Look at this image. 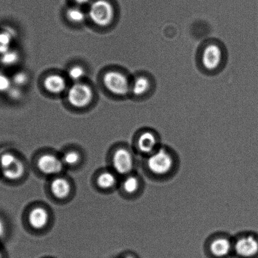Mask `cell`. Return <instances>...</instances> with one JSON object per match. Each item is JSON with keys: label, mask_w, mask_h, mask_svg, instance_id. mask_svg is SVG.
Masks as SVG:
<instances>
[{"label": "cell", "mask_w": 258, "mask_h": 258, "mask_svg": "<svg viewBox=\"0 0 258 258\" xmlns=\"http://www.w3.org/2000/svg\"><path fill=\"white\" fill-rule=\"evenodd\" d=\"M142 169L148 179L163 183L173 179L180 168V158L173 148L162 145L158 150L142 158Z\"/></svg>", "instance_id": "cell-1"}, {"label": "cell", "mask_w": 258, "mask_h": 258, "mask_svg": "<svg viewBox=\"0 0 258 258\" xmlns=\"http://www.w3.org/2000/svg\"><path fill=\"white\" fill-rule=\"evenodd\" d=\"M227 61V50L221 40L209 39L199 45L196 53V64L204 74L216 75L224 69Z\"/></svg>", "instance_id": "cell-2"}, {"label": "cell", "mask_w": 258, "mask_h": 258, "mask_svg": "<svg viewBox=\"0 0 258 258\" xmlns=\"http://www.w3.org/2000/svg\"><path fill=\"white\" fill-rule=\"evenodd\" d=\"M136 154L133 148L128 146L116 147L111 156L113 170L121 177L136 171Z\"/></svg>", "instance_id": "cell-3"}, {"label": "cell", "mask_w": 258, "mask_h": 258, "mask_svg": "<svg viewBox=\"0 0 258 258\" xmlns=\"http://www.w3.org/2000/svg\"><path fill=\"white\" fill-rule=\"evenodd\" d=\"M162 144L160 134L155 129L143 128L136 133L133 140V150L141 158L150 155L156 152Z\"/></svg>", "instance_id": "cell-4"}, {"label": "cell", "mask_w": 258, "mask_h": 258, "mask_svg": "<svg viewBox=\"0 0 258 258\" xmlns=\"http://www.w3.org/2000/svg\"><path fill=\"white\" fill-rule=\"evenodd\" d=\"M204 248L214 258H226L233 254V236L226 232H216L207 237Z\"/></svg>", "instance_id": "cell-5"}, {"label": "cell", "mask_w": 258, "mask_h": 258, "mask_svg": "<svg viewBox=\"0 0 258 258\" xmlns=\"http://www.w3.org/2000/svg\"><path fill=\"white\" fill-rule=\"evenodd\" d=\"M233 254L240 258H254L258 255V236L253 232H241L233 236Z\"/></svg>", "instance_id": "cell-6"}, {"label": "cell", "mask_w": 258, "mask_h": 258, "mask_svg": "<svg viewBox=\"0 0 258 258\" xmlns=\"http://www.w3.org/2000/svg\"><path fill=\"white\" fill-rule=\"evenodd\" d=\"M102 82L106 90L118 97L130 94L131 81L120 71H109L103 76Z\"/></svg>", "instance_id": "cell-7"}, {"label": "cell", "mask_w": 258, "mask_h": 258, "mask_svg": "<svg viewBox=\"0 0 258 258\" xmlns=\"http://www.w3.org/2000/svg\"><path fill=\"white\" fill-rule=\"evenodd\" d=\"M88 15L93 24L106 27L115 19V9L108 0H95L90 5Z\"/></svg>", "instance_id": "cell-8"}, {"label": "cell", "mask_w": 258, "mask_h": 258, "mask_svg": "<svg viewBox=\"0 0 258 258\" xmlns=\"http://www.w3.org/2000/svg\"><path fill=\"white\" fill-rule=\"evenodd\" d=\"M156 82L152 75L141 72L131 80L130 94L140 100L147 99L155 92Z\"/></svg>", "instance_id": "cell-9"}, {"label": "cell", "mask_w": 258, "mask_h": 258, "mask_svg": "<svg viewBox=\"0 0 258 258\" xmlns=\"http://www.w3.org/2000/svg\"><path fill=\"white\" fill-rule=\"evenodd\" d=\"M67 100L76 108L88 107L92 103L93 92L92 87L82 82L73 83L67 91Z\"/></svg>", "instance_id": "cell-10"}, {"label": "cell", "mask_w": 258, "mask_h": 258, "mask_svg": "<svg viewBox=\"0 0 258 258\" xmlns=\"http://www.w3.org/2000/svg\"><path fill=\"white\" fill-rule=\"evenodd\" d=\"M35 163V167L40 173L50 178L62 174L65 168L61 156L51 153L40 154Z\"/></svg>", "instance_id": "cell-11"}, {"label": "cell", "mask_w": 258, "mask_h": 258, "mask_svg": "<svg viewBox=\"0 0 258 258\" xmlns=\"http://www.w3.org/2000/svg\"><path fill=\"white\" fill-rule=\"evenodd\" d=\"M145 184L142 176L136 171L123 177L120 183L122 194L130 199H136L143 194Z\"/></svg>", "instance_id": "cell-12"}, {"label": "cell", "mask_w": 258, "mask_h": 258, "mask_svg": "<svg viewBox=\"0 0 258 258\" xmlns=\"http://www.w3.org/2000/svg\"><path fill=\"white\" fill-rule=\"evenodd\" d=\"M49 210L43 206H35L30 209L27 215V221L30 228L35 231H41L47 228L50 223Z\"/></svg>", "instance_id": "cell-13"}, {"label": "cell", "mask_w": 258, "mask_h": 258, "mask_svg": "<svg viewBox=\"0 0 258 258\" xmlns=\"http://www.w3.org/2000/svg\"><path fill=\"white\" fill-rule=\"evenodd\" d=\"M49 191L58 201H63L70 198L73 192V185L70 179L62 174L52 177L49 183Z\"/></svg>", "instance_id": "cell-14"}, {"label": "cell", "mask_w": 258, "mask_h": 258, "mask_svg": "<svg viewBox=\"0 0 258 258\" xmlns=\"http://www.w3.org/2000/svg\"><path fill=\"white\" fill-rule=\"evenodd\" d=\"M3 176L11 182L19 181L24 178L27 168L24 161L19 157L14 163L4 169H0Z\"/></svg>", "instance_id": "cell-15"}, {"label": "cell", "mask_w": 258, "mask_h": 258, "mask_svg": "<svg viewBox=\"0 0 258 258\" xmlns=\"http://www.w3.org/2000/svg\"><path fill=\"white\" fill-rule=\"evenodd\" d=\"M118 175L112 169H105L97 173L95 177V184L102 191L112 190L118 184Z\"/></svg>", "instance_id": "cell-16"}, {"label": "cell", "mask_w": 258, "mask_h": 258, "mask_svg": "<svg viewBox=\"0 0 258 258\" xmlns=\"http://www.w3.org/2000/svg\"><path fill=\"white\" fill-rule=\"evenodd\" d=\"M45 90L50 94L58 95L65 92L67 83L62 75L51 74L47 76L43 82Z\"/></svg>", "instance_id": "cell-17"}, {"label": "cell", "mask_w": 258, "mask_h": 258, "mask_svg": "<svg viewBox=\"0 0 258 258\" xmlns=\"http://www.w3.org/2000/svg\"><path fill=\"white\" fill-rule=\"evenodd\" d=\"M62 158L63 164L68 168H75L79 165L82 161V156L79 151L75 149H69L63 153Z\"/></svg>", "instance_id": "cell-18"}, {"label": "cell", "mask_w": 258, "mask_h": 258, "mask_svg": "<svg viewBox=\"0 0 258 258\" xmlns=\"http://www.w3.org/2000/svg\"><path fill=\"white\" fill-rule=\"evenodd\" d=\"M19 52L12 49L0 55V64L4 67H14L19 62Z\"/></svg>", "instance_id": "cell-19"}, {"label": "cell", "mask_w": 258, "mask_h": 258, "mask_svg": "<svg viewBox=\"0 0 258 258\" xmlns=\"http://www.w3.org/2000/svg\"><path fill=\"white\" fill-rule=\"evenodd\" d=\"M66 16L70 22L75 24H82L85 22L86 15L79 7H72L67 10Z\"/></svg>", "instance_id": "cell-20"}, {"label": "cell", "mask_w": 258, "mask_h": 258, "mask_svg": "<svg viewBox=\"0 0 258 258\" xmlns=\"http://www.w3.org/2000/svg\"><path fill=\"white\" fill-rule=\"evenodd\" d=\"M14 40L11 30L5 29L0 31V55L11 49L12 43Z\"/></svg>", "instance_id": "cell-21"}, {"label": "cell", "mask_w": 258, "mask_h": 258, "mask_svg": "<svg viewBox=\"0 0 258 258\" xmlns=\"http://www.w3.org/2000/svg\"><path fill=\"white\" fill-rule=\"evenodd\" d=\"M86 75L84 68L80 65H75L71 67L68 71V76L73 82H82Z\"/></svg>", "instance_id": "cell-22"}, {"label": "cell", "mask_w": 258, "mask_h": 258, "mask_svg": "<svg viewBox=\"0 0 258 258\" xmlns=\"http://www.w3.org/2000/svg\"><path fill=\"white\" fill-rule=\"evenodd\" d=\"M12 85L15 87L22 88L26 86L29 82V76L24 72L15 73L11 78Z\"/></svg>", "instance_id": "cell-23"}, {"label": "cell", "mask_w": 258, "mask_h": 258, "mask_svg": "<svg viewBox=\"0 0 258 258\" xmlns=\"http://www.w3.org/2000/svg\"><path fill=\"white\" fill-rule=\"evenodd\" d=\"M12 86L11 79L4 73L0 72V93H7Z\"/></svg>", "instance_id": "cell-24"}, {"label": "cell", "mask_w": 258, "mask_h": 258, "mask_svg": "<svg viewBox=\"0 0 258 258\" xmlns=\"http://www.w3.org/2000/svg\"><path fill=\"white\" fill-rule=\"evenodd\" d=\"M6 93L10 99L14 101L21 99L23 95L21 88L15 87L14 85H12Z\"/></svg>", "instance_id": "cell-25"}, {"label": "cell", "mask_w": 258, "mask_h": 258, "mask_svg": "<svg viewBox=\"0 0 258 258\" xmlns=\"http://www.w3.org/2000/svg\"><path fill=\"white\" fill-rule=\"evenodd\" d=\"M76 4L78 5H87L90 2V0H73Z\"/></svg>", "instance_id": "cell-26"}, {"label": "cell", "mask_w": 258, "mask_h": 258, "mask_svg": "<svg viewBox=\"0 0 258 258\" xmlns=\"http://www.w3.org/2000/svg\"><path fill=\"white\" fill-rule=\"evenodd\" d=\"M5 232V227L3 222L0 221V237H2L4 235Z\"/></svg>", "instance_id": "cell-27"}, {"label": "cell", "mask_w": 258, "mask_h": 258, "mask_svg": "<svg viewBox=\"0 0 258 258\" xmlns=\"http://www.w3.org/2000/svg\"><path fill=\"white\" fill-rule=\"evenodd\" d=\"M125 258H135V257L131 256H128L127 257H126Z\"/></svg>", "instance_id": "cell-28"}, {"label": "cell", "mask_w": 258, "mask_h": 258, "mask_svg": "<svg viewBox=\"0 0 258 258\" xmlns=\"http://www.w3.org/2000/svg\"><path fill=\"white\" fill-rule=\"evenodd\" d=\"M0 258H1V254H0Z\"/></svg>", "instance_id": "cell-29"}]
</instances>
